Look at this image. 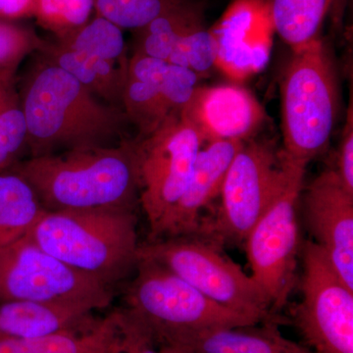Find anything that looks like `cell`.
Segmentation results:
<instances>
[{"label": "cell", "mask_w": 353, "mask_h": 353, "mask_svg": "<svg viewBox=\"0 0 353 353\" xmlns=\"http://www.w3.org/2000/svg\"><path fill=\"white\" fill-rule=\"evenodd\" d=\"M19 94L32 157L59 148L106 146L128 121L122 108L97 101L46 57L29 72Z\"/></svg>", "instance_id": "obj_1"}, {"label": "cell", "mask_w": 353, "mask_h": 353, "mask_svg": "<svg viewBox=\"0 0 353 353\" xmlns=\"http://www.w3.org/2000/svg\"><path fill=\"white\" fill-rule=\"evenodd\" d=\"M9 171L31 185L48 211L134 208L139 192L130 141L32 157Z\"/></svg>", "instance_id": "obj_2"}, {"label": "cell", "mask_w": 353, "mask_h": 353, "mask_svg": "<svg viewBox=\"0 0 353 353\" xmlns=\"http://www.w3.org/2000/svg\"><path fill=\"white\" fill-rule=\"evenodd\" d=\"M26 236L60 261L109 287L138 263L134 208L44 210Z\"/></svg>", "instance_id": "obj_3"}, {"label": "cell", "mask_w": 353, "mask_h": 353, "mask_svg": "<svg viewBox=\"0 0 353 353\" xmlns=\"http://www.w3.org/2000/svg\"><path fill=\"white\" fill-rule=\"evenodd\" d=\"M333 55L324 39L292 50L281 83L285 157L306 167L326 150L340 110Z\"/></svg>", "instance_id": "obj_4"}, {"label": "cell", "mask_w": 353, "mask_h": 353, "mask_svg": "<svg viewBox=\"0 0 353 353\" xmlns=\"http://www.w3.org/2000/svg\"><path fill=\"white\" fill-rule=\"evenodd\" d=\"M136 267L138 274L127 290L124 310L157 345L185 332L260 324L211 301L153 260L139 259Z\"/></svg>", "instance_id": "obj_5"}, {"label": "cell", "mask_w": 353, "mask_h": 353, "mask_svg": "<svg viewBox=\"0 0 353 353\" xmlns=\"http://www.w3.org/2000/svg\"><path fill=\"white\" fill-rule=\"evenodd\" d=\"M139 259L161 264L211 301L240 314L260 323L285 322L273 312L252 276L225 256L212 241L194 236L152 241L139 245Z\"/></svg>", "instance_id": "obj_6"}, {"label": "cell", "mask_w": 353, "mask_h": 353, "mask_svg": "<svg viewBox=\"0 0 353 353\" xmlns=\"http://www.w3.org/2000/svg\"><path fill=\"white\" fill-rule=\"evenodd\" d=\"M290 164L271 141H245L228 168L218 212L201 223L194 236L218 245L243 243L282 188Z\"/></svg>", "instance_id": "obj_7"}, {"label": "cell", "mask_w": 353, "mask_h": 353, "mask_svg": "<svg viewBox=\"0 0 353 353\" xmlns=\"http://www.w3.org/2000/svg\"><path fill=\"white\" fill-rule=\"evenodd\" d=\"M305 168L290 160L282 188L243 241L252 277L276 314L285 307L296 284L299 204Z\"/></svg>", "instance_id": "obj_8"}, {"label": "cell", "mask_w": 353, "mask_h": 353, "mask_svg": "<svg viewBox=\"0 0 353 353\" xmlns=\"http://www.w3.org/2000/svg\"><path fill=\"white\" fill-rule=\"evenodd\" d=\"M150 241L179 201L192 176L203 139L183 115H174L157 131L130 141Z\"/></svg>", "instance_id": "obj_9"}, {"label": "cell", "mask_w": 353, "mask_h": 353, "mask_svg": "<svg viewBox=\"0 0 353 353\" xmlns=\"http://www.w3.org/2000/svg\"><path fill=\"white\" fill-rule=\"evenodd\" d=\"M109 285L72 268L23 236L0 248V303L11 301L108 307Z\"/></svg>", "instance_id": "obj_10"}, {"label": "cell", "mask_w": 353, "mask_h": 353, "mask_svg": "<svg viewBox=\"0 0 353 353\" xmlns=\"http://www.w3.org/2000/svg\"><path fill=\"white\" fill-rule=\"evenodd\" d=\"M303 262V299L292 322L304 345L313 353H353V290L314 241L304 243Z\"/></svg>", "instance_id": "obj_11"}, {"label": "cell", "mask_w": 353, "mask_h": 353, "mask_svg": "<svg viewBox=\"0 0 353 353\" xmlns=\"http://www.w3.org/2000/svg\"><path fill=\"white\" fill-rule=\"evenodd\" d=\"M201 80L194 71L134 52L122 94L128 121L145 138L174 115L182 114Z\"/></svg>", "instance_id": "obj_12"}, {"label": "cell", "mask_w": 353, "mask_h": 353, "mask_svg": "<svg viewBox=\"0 0 353 353\" xmlns=\"http://www.w3.org/2000/svg\"><path fill=\"white\" fill-rule=\"evenodd\" d=\"M304 214L314 243L353 290V194L334 169L323 172L306 189Z\"/></svg>", "instance_id": "obj_13"}, {"label": "cell", "mask_w": 353, "mask_h": 353, "mask_svg": "<svg viewBox=\"0 0 353 353\" xmlns=\"http://www.w3.org/2000/svg\"><path fill=\"white\" fill-rule=\"evenodd\" d=\"M210 31L216 67L234 79L257 73L268 62L274 29L267 0H234Z\"/></svg>", "instance_id": "obj_14"}, {"label": "cell", "mask_w": 353, "mask_h": 353, "mask_svg": "<svg viewBox=\"0 0 353 353\" xmlns=\"http://www.w3.org/2000/svg\"><path fill=\"white\" fill-rule=\"evenodd\" d=\"M182 114L196 128L204 143L248 141L266 119L259 99L239 85H199Z\"/></svg>", "instance_id": "obj_15"}, {"label": "cell", "mask_w": 353, "mask_h": 353, "mask_svg": "<svg viewBox=\"0 0 353 353\" xmlns=\"http://www.w3.org/2000/svg\"><path fill=\"white\" fill-rule=\"evenodd\" d=\"M243 143L245 141H214L202 145L185 192L152 241L196 236L201 211L220 196L228 168Z\"/></svg>", "instance_id": "obj_16"}, {"label": "cell", "mask_w": 353, "mask_h": 353, "mask_svg": "<svg viewBox=\"0 0 353 353\" xmlns=\"http://www.w3.org/2000/svg\"><path fill=\"white\" fill-rule=\"evenodd\" d=\"M199 330L176 334L162 345L185 353H313L288 340L278 323Z\"/></svg>", "instance_id": "obj_17"}, {"label": "cell", "mask_w": 353, "mask_h": 353, "mask_svg": "<svg viewBox=\"0 0 353 353\" xmlns=\"http://www.w3.org/2000/svg\"><path fill=\"white\" fill-rule=\"evenodd\" d=\"M94 309L82 304L11 301L0 305V341L39 338L88 326Z\"/></svg>", "instance_id": "obj_18"}, {"label": "cell", "mask_w": 353, "mask_h": 353, "mask_svg": "<svg viewBox=\"0 0 353 353\" xmlns=\"http://www.w3.org/2000/svg\"><path fill=\"white\" fill-rule=\"evenodd\" d=\"M0 353H123L119 312L113 311L82 328L39 338L0 341Z\"/></svg>", "instance_id": "obj_19"}, {"label": "cell", "mask_w": 353, "mask_h": 353, "mask_svg": "<svg viewBox=\"0 0 353 353\" xmlns=\"http://www.w3.org/2000/svg\"><path fill=\"white\" fill-rule=\"evenodd\" d=\"M41 54L68 72L97 97L111 105H122L129 61H111L92 53L65 48L55 41H48Z\"/></svg>", "instance_id": "obj_20"}, {"label": "cell", "mask_w": 353, "mask_h": 353, "mask_svg": "<svg viewBox=\"0 0 353 353\" xmlns=\"http://www.w3.org/2000/svg\"><path fill=\"white\" fill-rule=\"evenodd\" d=\"M267 4L274 31L292 50L321 39L329 15L336 24L343 20L339 0H267Z\"/></svg>", "instance_id": "obj_21"}, {"label": "cell", "mask_w": 353, "mask_h": 353, "mask_svg": "<svg viewBox=\"0 0 353 353\" xmlns=\"http://www.w3.org/2000/svg\"><path fill=\"white\" fill-rule=\"evenodd\" d=\"M44 210L22 176L11 171L0 173V248L29 233Z\"/></svg>", "instance_id": "obj_22"}, {"label": "cell", "mask_w": 353, "mask_h": 353, "mask_svg": "<svg viewBox=\"0 0 353 353\" xmlns=\"http://www.w3.org/2000/svg\"><path fill=\"white\" fill-rule=\"evenodd\" d=\"M28 148V129L16 71L0 74V173L11 170Z\"/></svg>", "instance_id": "obj_23"}, {"label": "cell", "mask_w": 353, "mask_h": 353, "mask_svg": "<svg viewBox=\"0 0 353 353\" xmlns=\"http://www.w3.org/2000/svg\"><path fill=\"white\" fill-rule=\"evenodd\" d=\"M55 43L69 50L83 51L116 62H128L123 30L110 21L95 15L92 19Z\"/></svg>", "instance_id": "obj_24"}, {"label": "cell", "mask_w": 353, "mask_h": 353, "mask_svg": "<svg viewBox=\"0 0 353 353\" xmlns=\"http://www.w3.org/2000/svg\"><path fill=\"white\" fill-rule=\"evenodd\" d=\"M94 12V0H37L34 18L60 39L85 25Z\"/></svg>", "instance_id": "obj_25"}, {"label": "cell", "mask_w": 353, "mask_h": 353, "mask_svg": "<svg viewBox=\"0 0 353 353\" xmlns=\"http://www.w3.org/2000/svg\"><path fill=\"white\" fill-rule=\"evenodd\" d=\"M176 0H94V12L122 30L139 31Z\"/></svg>", "instance_id": "obj_26"}, {"label": "cell", "mask_w": 353, "mask_h": 353, "mask_svg": "<svg viewBox=\"0 0 353 353\" xmlns=\"http://www.w3.org/2000/svg\"><path fill=\"white\" fill-rule=\"evenodd\" d=\"M48 41L32 28L19 22L0 20V74L17 71L27 55L41 52Z\"/></svg>", "instance_id": "obj_27"}, {"label": "cell", "mask_w": 353, "mask_h": 353, "mask_svg": "<svg viewBox=\"0 0 353 353\" xmlns=\"http://www.w3.org/2000/svg\"><path fill=\"white\" fill-rule=\"evenodd\" d=\"M123 338V353H162L145 328L132 319L124 309L118 310Z\"/></svg>", "instance_id": "obj_28"}, {"label": "cell", "mask_w": 353, "mask_h": 353, "mask_svg": "<svg viewBox=\"0 0 353 353\" xmlns=\"http://www.w3.org/2000/svg\"><path fill=\"white\" fill-rule=\"evenodd\" d=\"M334 170L338 174L345 189L353 194V118L352 106L348 108L347 122L343 128L340 148L336 155V167Z\"/></svg>", "instance_id": "obj_29"}, {"label": "cell", "mask_w": 353, "mask_h": 353, "mask_svg": "<svg viewBox=\"0 0 353 353\" xmlns=\"http://www.w3.org/2000/svg\"><path fill=\"white\" fill-rule=\"evenodd\" d=\"M37 0H0V20L20 22L34 18Z\"/></svg>", "instance_id": "obj_30"}, {"label": "cell", "mask_w": 353, "mask_h": 353, "mask_svg": "<svg viewBox=\"0 0 353 353\" xmlns=\"http://www.w3.org/2000/svg\"><path fill=\"white\" fill-rule=\"evenodd\" d=\"M158 347H159V350H161L162 353H185L176 350V348L167 347V345H158Z\"/></svg>", "instance_id": "obj_31"}, {"label": "cell", "mask_w": 353, "mask_h": 353, "mask_svg": "<svg viewBox=\"0 0 353 353\" xmlns=\"http://www.w3.org/2000/svg\"><path fill=\"white\" fill-rule=\"evenodd\" d=\"M347 0H339V2H340V8L341 13L343 14L345 12V6H347Z\"/></svg>", "instance_id": "obj_32"}]
</instances>
